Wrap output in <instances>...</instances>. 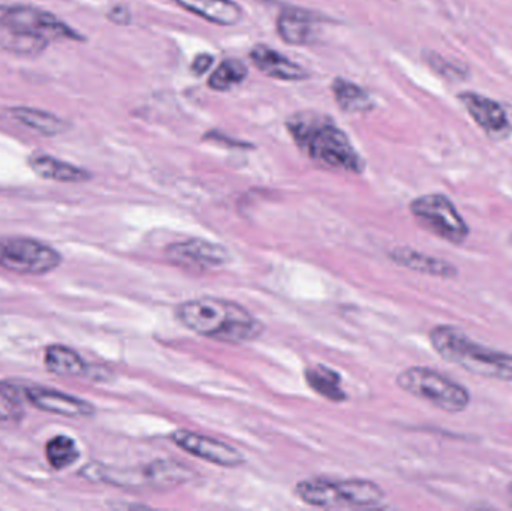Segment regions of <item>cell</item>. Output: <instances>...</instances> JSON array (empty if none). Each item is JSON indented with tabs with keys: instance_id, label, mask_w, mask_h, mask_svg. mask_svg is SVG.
I'll return each mask as SVG.
<instances>
[{
	"instance_id": "obj_9",
	"label": "cell",
	"mask_w": 512,
	"mask_h": 511,
	"mask_svg": "<svg viewBox=\"0 0 512 511\" xmlns=\"http://www.w3.org/2000/svg\"><path fill=\"white\" fill-rule=\"evenodd\" d=\"M460 104L468 111L484 134L493 141H504L512 135V105L495 101L477 92L457 95Z\"/></svg>"
},
{
	"instance_id": "obj_4",
	"label": "cell",
	"mask_w": 512,
	"mask_h": 511,
	"mask_svg": "<svg viewBox=\"0 0 512 511\" xmlns=\"http://www.w3.org/2000/svg\"><path fill=\"white\" fill-rule=\"evenodd\" d=\"M294 494L307 506L318 509H372L385 498L384 489L370 480L324 477L303 480L295 486Z\"/></svg>"
},
{
	"instance_id": "obj_8",
	"label": "cell",
	"mask_w": 512,
	"mask_h": 511,
	"mask_svg": "<svg viewBox=\"0 0 512 511\" xmlns=\"http://www.w3.org/2000/svg\"><path fill=\"white\" fill-rule=\"evenodd\" d=\"M195 473L176 461H155L138 470L113 471L102 473L101 479L114 485L131 486V488H173L194 479Z\"/></svg>"
},
{
	"instance_id": "obj_10",
	"label": "cell",
	"mask_w": 512,
	"mask_h": 511,
	"mask_svg": "<svg viewBox=\"0 0 512 511\" xmlns=\"http://www.w3.org/2000/svg\"><path fill=\"white\" fill-rule=\"evenodd\" d=\"M171 441L179 449L185 450L188 455L203 459V461L218 465V467L237 468L245 462V456L239 450L224 441L215 440L206 435L179 429L171 435Z\"/></svg>"
},
{
	"instance_id": "obj_23",
	"label": "cell",
	"mask_w": 512,
	"mask_h": 511,
	"mask_svg": "<svg viewBox=\"0 0 512 511\" xmlns=\"http://www.w3.org/2000/svg\"><path fill=\"white\" fill-rule=\"evenodd\" d=\"M307 384L313 392L331 402H343L346 399L345 390L342 387V378L334 369L327 366H313L304 372Z\"/></svg>"
},
{
	"instance_id": "obj_12",
	"label": "cell",
	"mask_w": 512,
	"mask_h": 511,
	"mask_svg": "<svg viewBox=\"0 0 512 511\" xmlns=\"http://www.w3.org/2000/svg\"><path fill=\"white\" fill-rule=\"evenodd\" d=\"M2 20L12 26L27 30V32L42 36L48 42L51 39H72V41L83 39L68 24L63 23L50 12L39 11L30 6H15L3 14Z\"/></svg>"
},
{
	"instance_id": "obj_5",
	"label": "cell",
	"mask_w": 512,
	"mask_h": 511,
	"mask_svg": "<svg viewBox=\"0 0 512 511\" xmlns=\"http://www.w3.org/2000/svg\"><path fill=\"white\" fill-rule=\"evenodd\" d=\"M396 384L403 392L429 402L445 413H463L472 402L468 387L427 366L403 369L396 377Z\"/></svg>"
},
{
	"instance_id": "obj_11",
	"label": "cell",
	"mask_w": 512,
	"mask_h": 511,
	"mask_svg": "<svg viewBox=\"0 0 512 511\" xmlns=\"http://www.w3.org/2000/svg\"><path fill=\"white\" fill-rule=\"evenodd\" d=\"M165 255L171 263L186 269H218L230 261V252L218 243L188 239L168 245Z\"/></svg>"
},
{
	"instance_id": "obj_15",
	"label": "cell",
	"mask_w": 512,
	"mask_h": 511,
	"mask_svg": "<svg viewBox=\"0 0 512 511\" xmlns=\"http://www.w3.org/2000/svg\"><path fill=\"white\" fill-rule=\"evenodd\" d=\"M252 63L267 77L282 81H301L309 78L306 69L277 53L268 45L258 44L249 53Z\"/></svg>"
},
{
	"instance_id": "obj_29",
	"label": "cell",
	"mask_w": 512,
	"mask_h": 511,
	"mask_svg": "<svg viewBox=\"0 0 512 511\" xmlns=\"http://www.w3.org/2000/svg\"><path fill=\"white\" fill-rule=\"evenodd\" d=\"M108 17H110V20L114 21V23L129 24V21H131V12L123 8V6H116V8L111 9Z\"/></svg>"
},
{
	"instance_id": "obj_13",
	"label": "cell",
	"mask_w": 512,
	"mask_h": 511,
	"mask_svg": "<svg viewBox=\"0 0 512 511\" xmlns=\"http://www.w3.org/2000/svg\"><path fill=\"white\" fill-rule=\"evenodd\" d=\"M24 396L33 407L44 413L63 417H92L96 413V408L90 402L45 387H30Z\"/></svg>"
},
{
	"instance_id": "obj_3",
	"label": "cell",
	"mask_w": 512,
	"mask_h": 511,
	"mask_svg": "<svg viewBox=\"0 0 512 511\" xmlns=\"http://www.w3.org/2000/svg\"><path fill=\"white\" fill-rule=\"evenodd\" d=\"M429 342L442 360L475 377L512 383V354L474 341L459 327L438 324L430 329Z\"/></svg>"
},
{
	"instance_id": "obj_27",
	"label": "cell",
	"mask_w": 512,
	"mask_h": 511,
	"mask_svg": "<svg viewBox=\"0 0 512 511\" xmlns=\"http://www.w3.org/2000/svg\"><path fill=\"white\" fill-rule=\"evenodd\" d=\"M23 407L15 387L0 383V423L17 422L23 417Z\"/></svg>"
},
{
	"instance_id": "obj_20",
	"label": "cell",
	"mask_w": 512,
	"mask_h": 511,
	"mask_svg": "<svg viewBox=\"0 0 512 511\" xmlns=\"http://www.w3.org/2000/svg\"><path fill=\"white\" fill-rule=\"evenodd\" d=\"M47 39L20 27L12 26L0 18V48L18 56H38L47 47Z\"/></svg>"
},
{
	"instance_id": "obj_17",
	"label": "cell",
	"mask_w": 512,
	"mask_h": 511,
	"mask_svg": "<svg viewBox=\"0 0 512 511\" xmlns=\"http://www.w3.org/2000/svg\"><path fill=\"white\" fill-rule=\"evenodd\" d=\"M316 17L304 9H283L277 18V32L289 45H307L315 39Z\"/></svg>"
},
{
	"instance_id": "obj_16",
	"label": "cell",
	"mask_w": 512,
	"mask_h": 511,
	"mask_svg": "<svg viewBox=\"0 0 512 511\" xmlns=\"http://www.w3.org/2000/svg\"><path fill=\"white\" fill-rule=\"evenodd\" d=\"M185 11L218 26H236L243 20V9L234 0H174Z\"/></svg>"
},
{
	"instance_id": "obj_25",
	"label": "cell",
	"mask_w": 512,
	"mask_h": 511,
	"mask_svg": "<svg viewBox=\"0 0 512 511\" xmlns=\"http://www.w3.org/2000/svg\"><path fill=\"white\" fill-rule=\"evenodd\" d=\"M45 456L54 470H65L80 459V450L71 437L57 435L45 446Z\"/></svg>"
},
{
	"instance_id": "obj_18",
	"label": "cell",
	"mask_w": 512,
	"mask_h": 511,
	"mask_svg": "<svg viewBox=\"0 0 512 511\" xmlns=\"http://www.w3.org/2000/svg\"><path fill=\"white\" fill-rule=\"evenodd\" d=\"M44 363L51 374L60 377H95V368L87 365L80 354L63 345H50L45 350Z\"/></svg>"
},
{
	"instance_id": "obj_14",
	"label": "cell",
	"mask_w": 512,
	"mask_h": 511,
	"mask_svg": "<svg viewBox=\"0 0 512 511\" xmlns=\"http://www.w3.org/2000/svg\"><path fill=\"white\" fill-rule=\"evenodd\" d=\"M388 257L397 266L405 267V269L421 273V275L441 279L459 278V267L456 264L450 263L444 258L433 257V255L423 254L415 249L405 248V246L391 249Z\"/></svg>"
},
{
	"instance_id": "obj_2",
	"label": "cell",
	"mask_w": 512,
	"mask_h": 511,
	"mask_svg": "<svg viewBox=\"0 0 512 511\" xmlns=\"http://www.w3.org/2000/svg\"><path fill=\"white\" fill-rule=\"evenodd\" d=\"M176 315L186 329L225 344H245L264 333V324L248 309L216 297L188 300L177 306Z\"/></svg>"
},
{
	"instance_id": "obj_30",
	"label": "cell",
	"mask_w": 512,
	"mask_h": 511,
	"mask_svg": "<svg viewBox=\"0 0 512 511\" xmlns=\"http://www.w3.org/2000/svg\"><path fill=\"white\" fill-rule=\"evenodd\" d=\"M508 494H510L511 500H512V483L510 486H508Z\"/></svg>"
},
{
	"instance_id": "obj_6",
	"label": "cell",
	"mask_w": 512,
	"mask_h": 511,
	"mask_svg": "<svg viewBox=\"0 0 512 511\" xmlns=\"http://www.w3.org/2000/svg\"><path fill=\"white\" fill-rule=\"evenodd\" d=\"M409 212L423 230L451 245L462 246L471 236L468 221L447 195L426 194L414 198Z\"/></svg>"
},
{
	"instance_id": "obj_24",
	"label": "cell",
	"mask_w": 512,
	"mask_h": 511,
	"mask_svg": "<svg viewBox=\"0 0 512 511\" xmlns=\"http://www.w3.org/2000/svg\"><path fill=\"white\" fill-rule=\"evenodd\" d=\"M246 77H248V68L242 60L227 59L210 75L209 87L216 92H228L242 84Z\"/></svg>"
},
{
	"instance_id": "obj_31",
	"label": "cell",
	"mask_w": 512,
	"mask_h": 511,
	"mask_svg": "<svg viewBox=\"0 0 512 511\" xmlns=\"http://www.w3.org/2000/svg\"><path fill=\"white\" fill-rule=\"evenodd\" d=\"M510 240H511V243H512V233H511V236H510Z\"/></svg>"
},
{
	"instance_id": "obj_7",
	"label": "cell",
	"mask_w": 512,
	"mask_h": 511,
	"mask_svg": "<svg viewBox=\"0 0 512 511\" xmlns=\"http://www.w3.org/2000/svg\"><path fill=\"white\" fill-rule=\"evenodd\" d=\"M62 255L50 245L26 237L0 239V267L21 275H45L57 269Z\"/></svg>"
},
{
	"instance_id": "obj_22",
	"label": "cell",
	"mask_w": 512,
	"mask_h": 511,
	"mask_svg": "<svg viewBox=\"0 0 512 511\" xmlns=\"http://www.w3.org/2000/svg\"><path fill=\"white\" fill-rule=\"evenodd\" d=\"M331 92L337 105L346 113H364L375 107L372 96L352 81L336 78L331 84Z\"/></svg>"
},
{
	"instance_id": "obj_19",
	"label": "cell",
	"mask_w": 512,
	"mask_h": 511,
	"mask_svg": "<svg viewBox=\"0 0 512 511\" xmlns=\"http://www.w3.org/2000/svg\"><path fill=\"white\" fill-rule=\"evenodd\" d=\"M29 165L42 179L54 180V182L81 183L87 182L92 177L89 171L83 168L59 161L53 156L39 155V153L30 156Z\"/></svg>"
},
{
	"instance_id": "obj_26",
	"label": "cell",
	"mask_w": 512,
	"mask_h": 511,
	"mask_svg": "<svg viewBox=\"0 0 512 511\" xmlns=\"http://www.w3.org/2000/svg\"><path fill=\"white\" fill-rule=\"evenodd\" d=\"M423 59L436 74L441 75L444 80L450 81V83H463V81L469 80V77H471L468 65L445 59L444 56L436 53V51H423Z\"/></svg>"
},
{
	"instance_id": "obj_1",
	"label": "cell",
	"mask_w": 512,
	"mask_h": 511,
	"mask_svg": "<svg viewBox=\"0 0 512 511\" xmlns=\"http://www.w3.org/2000/svg\"><path fill=\"white\" fill-rule=\"evenodd\" d=\"M286 126L298 149L319 167L363 173V159L352 146L348 135L331 117L315 111H300L289 117Z\"/></svg>"
},
{
	"instance_id": "obj_21",
	"label": "cell",
	"mask_w": 512,
	"mask_h": 511,
	"mask_svg": "<svg viewBox=\"0 0 512 511\" xmlns=\"http://www.w3.org/2000/svg\"><path fill=\"white\" fill-rule=\"evenodd\" d=\"M9 116L20 125L26 126V128L32 129L38 134L47 135V137L63 134L68 129L65 120L60 119L56 114L38 110V108H11Z\"/></svg>"
},
{
	"instance_id": "obj_28",
	"label": "cell",
	"mask_w": 512,
	"mask_h": 511,
	"mask_svg": "<svg viewBox=\"0 0 512 511\" xmlns=\"http://www.w3.org/2000/svg\"><path fill=\"white\" fill-rule=\"evenodd\" d=\"M212 63L213 56H210V54H198V56L195 57L194 62H192V72H194L195 75H204L209 71Z\"/></svg>"
}]
</instances>
